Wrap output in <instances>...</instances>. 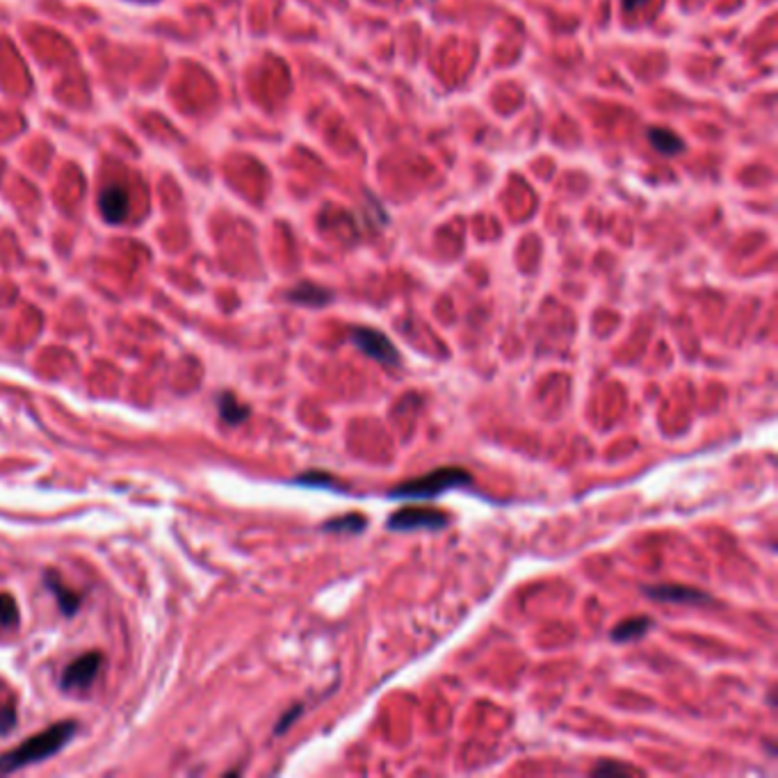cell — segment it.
Returning <instances> with one entry per match:
<instances>
[{"label":"cell","mask_w":778,"mask_h":778,"mask_svg":"<svg viewBox=\"0 0 778 778\" xmlns=\"http://www.w3.org/2000/svg\"><path fill=\"white\" fill-rule=\"evenodd\" d=\"M76 730V721H62V724L49 726V728L37 733V736L27 737L21 746L0 756V774L17 772V769L27 767L33 762L46 760V758H50L53 753L60 751V749H65L66 742L73 737Z\"/></svg>","instance_id":"6da1fadb"},{"label":"cell","mask_w":778,"mask_h":778,"mask_svg":"<svg viewBox=\"0 0 778 778\" xmlns=\"http://www.w3.org/2000/svg\"><path fill=\"white\" fill-rule=\"evenodd\" d=\"M471 481L473 475L468 471L459 466H445V468H436L434 473L416 477V480L402 481L400 487H395L389 496L400 497V500H429V497H436L450 489L464 487Z\"/></svg>","instance_id":"7a4b0ae2"},{"label":"cell","mask_w":778,"mask_h":778,"mask_svg":"<svg viewBox=\"0 0 778 778\" xmlns=\"http://www.w3.org/2000/svg\"><path fill=\"white\" fill-rule=\"evenodd\" d=\"M448 525V516L434 507H402L389 519V530L413 532V530H441Z\"/></svg>","instance_id":"3957f363"},{"label":"cell","mask_w":778,"mask_h":778,"mask_svg":"<svg viewBox=\"0 0 778 778\" xmlns=\"http://www.w3.org/2000/svg\"><path fill=\"white\" fill-rule=\"evenodd\" d=\"M351 341L363 354H368L374 361L386 363V366H400V351L389 341V335L381 334V331L358 327V329L351 331Z\"/></svg>","instance_id":"277c9868"},{"label":"cell","mask_w":778,"mask_h":778,"mask_svg":"<svg viewBox=\"0 0 778 778\" xmlns=\"http://www.w3.org/2000/svg\"><path fill=\"white\" fill-rule=\"evenodd\" d=\"M103 665V655L92 651V653H85L81 655L78 659H73L69 666L65 669L62 674V689L65 692H73V689H87V687L92 685L94 678L98 676V669Z\"/></svg>","instance_id":"5b68a950"},{"label":"cell","mask_w":778,"mask_h":778,"mask_svg":"<svg viewBox=\"0 0 778 778\" xmlns=\"http://www.w3.org/2000/svg\"><path fill=\"white\" fill-rule=\"evenodd\" d=\"M643 594L662 603H681V605H697V603H708L710 596L701 589L682 587V584H658V587H646Z\"/></svg>","instance_id":"8992f818"},{"label":"cell","mask_w":778,"mask_h":778,"mask_svg":"<svg viewBox=\"0 0 778 778\" xmlns=\"http://www.w3.org/2000/svg\"><path fill=\"white\" fill-rule=\"evenodd\" d=\"M98 208H101L103 217L108 220L110 224L124 222L126 215H128V192L124 188H108L98 199Z\"/></svg>","instance_id":"52a82bcc"},{"label":"cell","mask_w":778,"mask_h":778,"mask_svg":"<svg viewBox=\"0 0 778 778\" xmlns=\"http://www.w3.org/2000/svg\"><path fill=\"white\" fill-rule=\"evenodd\" d=\"M46 587L53 591L55 598H58V605H60V610L65 612L66 616L76 614L78 607H81V600H82L81 594H76L73 589H69V587L62 582L60 575L53 574V571H49V574H46Z\"/></svg>","instance_id":"ba28073f"},{"label":"cell","mask_w":778,"mask_h":778,"mask_svg":"<svg viewBox=\"0 0 778 778\" xmlns=\"http://www.w3.org/2000/svg\"><path fill=\"white\" fill-rule=\"evenodd\" d=\"M288 299L295 304H302V306H327L334 299V295L327 288L313 286V283H299L295 290L288 292Z\"/></svg>","instance_id":"9c48e42d"},{"label":"cell","mask_w":778,"mask_h":778,"mask_svg":"<svg viewBox=\"0 0 778 778\" xmlns=\"http://www.w3.org/2000/svg\"><path fill=\"white\" fill-rule=\"evenodd\" d=\"M653 626L649 616H633V619H626L619 626H614L612 630V639L619 643L635 642V639H642L643 635L649 633V628Z\"/></svg>","instance_id":"30bf717a"},{"label":"cell","mask_w":778,"mask_h":778,"mask_svg":"<svg viewBox=\"0 0 778 778\" xmlns=\"http://www.w3.org/2000/svg\"><path fill=\"white\" fill-rule=\"evenodd\" d=\"M649 142L655 146V151L662 153V156H678V153L685 151V144H682L681 137L665 128H651Z\"/></svg>","instance_id":"8fae6325"},{"label":"cell","mask_w":778,"mask_h":778,"mask_svg":"<svg viewBox=\"0 0 778 778\" xmlns=\"http://www.w3.org/2000/svg\"><path fill=\"white\" fill-rule=\"evenodd\" d=\"M220 416L228 425H240V422H244L249 418V406H244L233 393H224L220 397Z\"/></svg>","instance_id":"7c38bea8"},{"label":"cell","mask_w":778,"mask_h":778,"mask_svg":"<svg viewBox=\"0 0 778 778\" xmlns=\"http://www.w3.org/2000/svg\"><path fill=\"white\" fill-rule=\"evenodd\" d=\"M366 516H358V513H350V516H341V519H331L325 525L327 532H345V535H358V532L366 530Z\"/></svg>","instance_id":"4fadbf2b"},{"label":"cell","mask_w":778,"mask_h":778,"mask_svg":"<svg viewBox=\"0 0 778 778\" xmlns=\"http://www.w3.org/2000/svg\"><path fill=\"white\" fill-rule=\"evenodd\" d=\"M19 623V607L17 600L10 594H0V626L14 628Z\"/></svg>","instance_id":"5bb4252c"},{"label":"cell","mask_w":778,"mask_h":778,"mask_svg":"<svg viewBox=\"0 0 778 778\" xmlns=\"http://www.w3.org/2000/svg\"><path fill=\"white\" fill-rule=\"evenodd\" d=\"M14 724H17V710L10 708V705L0 710V736L10 733L14 728Z\"/></svg>","instance_id":"9a60e30c"},{"label":"cell","mask_w":778,"mask_h":778,"mask_svg":"<svg viewBox=\"0 0 778 778\" xmlns=\"http://www.w3.org/2000/svg\"><path fill=\"white\" fill-rule=\"evenodd\" d=\"M637 769L628 767V765H619V762H603L594 769V774H635Z\"/></svg>","instance_id":"2e32d148"},{"label":"cell","mask_w":778,"mask_h":778,"mask_svg":"<svg viewBox=\"0 0 778 778\" xmlns=\"http://www.w3.org/2000/svg\"><path fill=\"white\" fill-rule=\"evenodd\" d=\"M299 714H302V705H297V708H292L288 714H283L281 721H279V726H276V728H274L276 736H281V733H286V730L292 726V721H295V719H297Z\"/></svg>","instance_id":"e0dca14e"},{"label":"cell","mask_w":778,"mask_h":778,"mask_svg":"<svg viewBox=\"0 0 778 778\" xmlns=\"http://www.w3.org/2000/svg\"><path fill=\"white\" fill-rule=\"evenodd\" d=\"M297 481H302V484H308V487H313V484H318V487H325V484H334V480H331L329 475H325V473H311V475H302Z\"/></svg>","instance_id":"ac0fdd59"},{"label":"cell","mask_w":778,"mask_h":778,"mask_svg":"<svg viewBox=\"0 0 778 778\" xmlns=\"http://www.w3.org/2000/svg\"><path fill=\"white\" fill-rule=\"evenodd\" d=\"M623 3H626V7H633V5H639V3H643V0H623Z\"/></svg>","instance_id":"d6986e66"}]
</instances>
